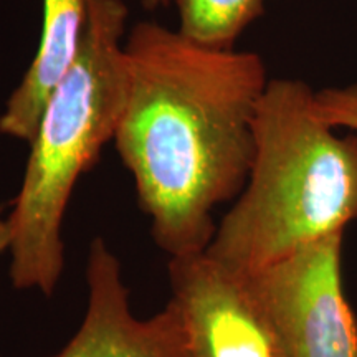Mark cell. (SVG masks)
Instances as JSON below:
<instances>
[{"mask_svg":"<svg viewBox=\"0 0 357 357\" xmlns=\"http://www.w3.org/2000/svg\"><path fill=\"white\" fill-rule=\"evenodd\" d=\"M128 95L114 146L132 174L154 242L205 252L213 211L238 197L255 155L253 123L270 79L253 52L211 50L153 20L124 42Z\"/></svg>","mask_w":357,"mask_h":357,"instance_id":"obj_1","label":"cell"},{"mask_svg":"<svg viewBox=\"0 0 357 357\" xmlns=\"http://www.w3.org/2000/svg\"><path fill=\"white\" fill-rule=\"evenodd\" d=\"M314 95L301 79L275 78L258 102L247 184L205 250L236 273L357 220V134L324 123Z\"/></svg>","mask_w":357,"mask_h":357,"instance_id":"obj_2","label":"cell"},{"mask_svg":"<svg viewBox=\"0 0 357 357\" xmlns=\"http://www.w3.org/2000/svg\"><path fill=\"white\" fill-rule=\"evenodd\" d=\"M128 17L123 0H88L77 60L45 102L7 218L15 288L50 296L63 273L66 205L78 178L113 141L126 101Z\"/></svg>","mask_w":357,"mask_h":357,"instance_id":"obj_3","label":"cell"},{"mask_svg":"<svg viewBox=\"0 0 357 357\" xmlns=\"http://www.w3.org/2000/svg\"><path fill=\"white\" fill-rule=\"evenodd\" d=\"M344 231L243 276L281 357H357V319L342 287Z\"/></svg>","mask_w":357,"mask_h":357,"instance_id":"obj_4","label":"cell"},{"mask_svg":"<svg viewBox=\"0 0 357 357\" xmlns=\"http://www.w3.org/2000/svg\"><path fill=\"white\" fill-rule=\"evenodd\" d=\"M169 278L189 357H281L242 275L200 252L172 257Z\"/></svg>","mask_w":357,"mask_h":357,"instance_id":"obj_5","label":"cell"},{"mask_svg":"<svg viewBox=\"0 0 357 357\" xmlns=\"http://www.w3.org/2000/svg\"><path fill=\"white\" fill-rule=\"evenodd\" d=\"M86 283L83 323L53 357H189L184 324L172 301L149 319L132 314L121 265L102 238L89 247Z\"/></svg>","mask_w":357,"mask_h":357,"instance_id":"obj_6","label":"cell"},{"mask_svg":"<svg viewBox=\"0 0 357 357\" xmlns=\"http://www.w3.org/2000/svg\"><path fill=\"white\" fill-rule=\"evenodd\" d=\"M88 0H42L37 52L0 116V134L30 142L52 89L77 60Z\"/></svg>","mask_w":357,"mask_h":357,"instance_id":"obj_7","label":"cell"},{"mask_svg":"<svg viewBox=\"0 0 357 357\" xmlns=\"http://www.w3.org/2000/svg\"><path fill=\"white\" fill-rule=\"evenodd\" d=\"M266 0H174L177 32L211 50H234L236 40L265 12Z\"/></svg>","mask_w":357,"mask_h":357,"instance_id":"obj_8","label":"cell"},{"mask_svg":"<svg viewBox=\"0 0 357 357\" xmlns=\"http://www.w3.org/2000/svg\"><path fill=\"white\" fill-rule=\"evenodd\" d=\"M314 108L329 126L357 134V82L316 91Z\"/></svg>","mask_w":357,"mask_h":357,"instance_id":"obj_9","label":"cell"},{"mask_svg":"<svg viewBox=\"0 0 357 357\" xmlns=\"http://www.w3.org/2000/svg\"><path fill=\"white\" fill-rule=\"evenodd\" d=\"M10 247V229L8 222L2 218V207H0V253Z\"/></svg>","mask_w":357,"mask_h":357,"instance_id":"obj_10","label":"cell"},{"mask_svg":"<svg viewBox=\"0 0 357 357\" xmlns=\"http://www.w3.org/2000/svg\"><path fill=\"white\" fill-rule=\"evenodd\" d=\"M139 2H141V6L146 8V10L153 12V10H158V8H160V7L169 6V2H171V0H139Z\"/></svg>","mask_w":357,"mask_h":357,"instance_id":"obj_11","label":"cell"}]
</instances>
